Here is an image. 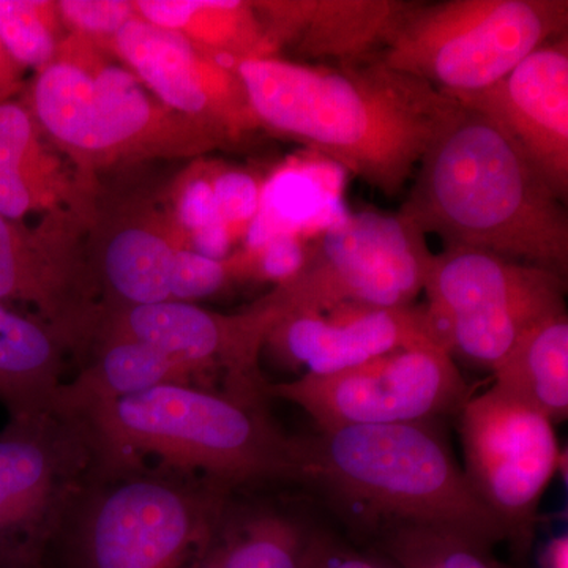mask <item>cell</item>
<instances>
[{
  "instance_id": "6da1fadb",
  "label": "cell",
  "mask_w": 568,
  "mask_h": 568,
  "mask_svg": "<svg viewBox=\"0 0 568 568\" xmlns=\"http://www.w3.org/2000/svg\"><path fill=\"white\" fill-rule=\"evenodd\" d=\"M237 73L263 129L302 142L388 197L403 192L459 108L377 59L310 65L276 55L241 62Z\"/></svg>"
},
{
  "instance_id": "7a4b0ae2",
  "label": "cell",
  "mask_w": 568,
  "mask_h": 568,
  "mask_svg": "<svg viewBox=\"0 0 568 568\" xmlns=\"http://www.w3.org/2000/svg\"><path fill=\"white\" fill-rule=\"evenodd\" d=\"M398 215L444 248L481 250L567 276L566 204L504 130L465 104L429 145Z\"/></svg>"
},
{
  "instance_id": "3957f363",
  "label": "cell",
  "mask_w": 568,
  "mask_h": 568,
  "mask_svg": "<svg viewBox=\"0 0 568 568\" xmlns=\"http://www.w3.org/2000/svg\"><path fill=\"white\" fill-rule=\"evenodd\" d=\"M437 420L316 429L301 437V484L369 538L428 526L495 548L507 534L478 499Z\"/></svg>"
},
{
  "instance_id": "277c9868",
  "label": "cell",
  "mask_w": 568,
  "mask_h": 568,
  "mask_svg": "<svg viewBox=\"0 0 568 568\" xmlns=\"http://www.w3.org/2000/svg\"><path fill=\"white\" fill-rule=\"evenodd\" d=\"M102 470L155 469L237 489L301 484V437L268 405L226 392L166 384L78 414Z\"/></svg>"
},
{
  "instance_id": "5b68a950",
  "label": "cell",
  "mask_w": 568,
  "mask_h": 568,
  "mask_svg": "<svg viewBox=\"0 0 568 568\" xmlns=\"http://www.w3.org/2000/svg\"><path fill=\"white\" fill-rule=\"evenodd\" d=\"M233 496L203 478L99 469L63 529L52 568H189Z\"/></svg>"
},
{
  "instance_id": "8992f818",
  "label": "cell",
  "mask_w": 568,
  "mask_h": 568,
  "mask_svg": "<svg viewBox=\"0 0 568 568\" xmlns=\"http://www.w3.org/2000/svg\"><path fill=\"white\" fill-rule=\"evenodd\" d=\"M567 0L409 2L377 61L447 95H465L491 88L567 36Z\"/></svg>"
},
{
  "instance_id": "52a82bcc",
  "label": "cell",
  "mask_w": 568,
  "mask_h": 568,
  "mask_svg": "<svg viewBox=\"0 0 568 568\" xmlns=\"http://www.w3.org/2000/svg\"><path fill=\"white\" fill-rule=\"evenodd\" d=\"M424 293L437 345L491 373L530 327L567 312L564 276L481 250L433 254Z\"/></svg>"
},
{
  "instance_id": "ba28073f",
  "label": "cell",
  "mask_w": 568,
  "mask_h": 568,
  "mask_svg": "<svg viewBox=\"0 0 568 568\" xmlns=\"http://www.w3.org/2000/svg\"><path fill=\"white\" fill-rule=\"evenodd\" d=\"M99 459L82 420L58 410L10 417L0 432V568H52Z\"/></svg>"
},
{
  "instance_id": "9c48e42d",
  "label": "cell",
  "mask_w": 568,
  "mask_h": 568,
  "mask_svg": "<svg viewBox=\"0 0 568 568\" xmlns=\"http://www.w3.org/2000/svg\"><path fill=\"white\" fill-rule=\"evenodd\" d=\"M432 260L425 235L398 213H354L327 227L302 271L264 298L280 320L339 308H405L424 293Z\"/></svg>"
},
{
  "instance_id": "30bf717a",
  "label": "cell",
  "mask_w": 568,
  "mask_h": 568,
  "mask_svg": "<svg viewBox=\"0 0 568 568\" xmlns=\"http://www.w3.org/2000/svg\"><path fill=\"white\" fill-rule=\"evenodd\" d=\"M458 417L467 481L503 525L508 547L525 558L562 459L555 425L495 386L469 396Z\"/></svg>"
},
{
  "instance_id": "8fae6325",
  "label": "cell",
  "mask_w": 568,
  "mask_h": 568,
  "mask_svg": "<svg viewBox=\"0 0 568 568\" xmlns=\"http://www.w3.org/2000/svg\"><path fill=\"white\" fill-rule=\"evenodd\" d=\"M267 396L301 407L317 429H335L458 416L470 394L447 351L424 343L335 375L268 383Z\"/></svg>"
},
{
  "instance_id": "7c38bea8",
  "label": "cell",
  "mask_w": 568,
  "mask_h": 568,
  "mask_svg": "<svg viewBox=\"0 0 568 568\" xmlns=\"http://www.w3.org/2000/svg\"><path fill=\"white\" fill-rule=\"evenodd\" d=\"M278 312L265 298L245 312L220 315L186 302L102 308L93 342L126 338L148 343L193 366L212 390L268 405L260 354Z\"/></svg>"
},
{
  "instance_id": "4fadbf2b",
  "label": "cell",
  "mask_w": 568,
  "mask_h": 568,
  "mask_svg": "<svg viewBox=\"0 0 568 568\" xmlns=\"http://www.w3.org/2000/svg\"><path fill=\"white\" fill-rule=\"evenodd\" d=\"M111 50L168 110L203 126L222 148L263 129L237 70L205 54L178 32L133 18Z\"/></svg>"
},
{
  "instance_id": "5bb4252c",
  "label": "cell",
  "mask_w": 568,
  "mask_h": 568,
  "mask_svg": "<svg viewBox=\"0 0 568 568\" xmlns=\"http://www.w3.org/2000/svg\"><path fill=\"white\" fill-rule=\"evenodd\" d=\"M454 99L504 130L567 204V36L538 48L491 88Z\"/></svg>"
},
{
  "instance_id": "9a60e30c",
  "label": "cell",
  "mask_w": 568,
  "mask_h": 568,
  "mask_svg": "<svg viewBox=\"0 0 568 568\" xmlns=\"http://www.w3.org/2000/svg\"><path fill=\"white\" fill-rule=\"evenodd\" d=\"M93 84L91 126L78 160L82 166L97 170L123 160L174 159L222 148L203 126L155 102L126 67L100 54Z\"/></svg>"
},
{
  "instance_id": "2e32d148",
  "label": "cell",
  "mask_w": 568,
  "mask_h": 568,
  "mask_svg": "<svg viewBox=\"0 0 568 568\" xmlns=\"http://www.w3.org/2000/svg\"><path fill=\"white\" fill-rule=\"evenodd\" d=\"M424 343L436 339L424 306L413 305L283 316L265 346L301 376H328Z\"/></svg>"
},
{
  "instance_id": "e0dca14e",
  "label": "cell",
  "mask_w": 568,
  "mask_h": 568,
  "mask_svg": "<svg viewBox=\"0 0 568 568\" xmlns=\"http://www.w3.org/2000/svg\"><path fill=\"white\" fill-rule=\"evenodd\" d=\"M92 272L69 248H51V231H29L0 215V302L36 306L39 320L69 342L91 346L102 306Z\"/></svg>"
},
{
  "instance_id": "ac0fdd59",
  "label": "cell",
  "mask_w": 568,
  "mask_h": 568,
  "mask_svg": "<svg viewBox=\"0 0 568 568\" xmlns=\"http://www.w3.org/2000/svg\"><path fill=\"white\" fill-rule=\"evenodd\" d=\"M402 0L252 2L276 52L287 48L310 65L377 59L407 9Z\"/></svg>"
},
{
  "instance_id": "d6986e66",
  "label": "cell",
  "mask_w": 568,
  "mask_h": 568,
  "mask_svg": "<svg viewBox=\"0 0 568 568\" xmlns=\"http://www.w3.org/2000/svg\"><path fill=\"white\" fill-rule=\"evenodd\" d=\"M317 526L275 503H227L189 568H304Z\"/></svg>"
},
{
  "instance_id": "ffe728a7",
  "label": "cell",
  "mask_w": 568,
  "mask_h": 568,
  "mask_svg": "<svg viewBox=\"0 0 568 568\" xmlns=\"http://www.w3.org/2000/svg\"><path fill=\"white\" fill-rule=\"evenodd\" d=\"M93 358L55 396L54 410L77 417L93 406L106 405L151 390L179 384L209 388L203 376L185 362L148 343L104 338L92 343Z\"/></svg>"
},
{
  "instance_id": "44dd1931",
  "label": "cell",
  "mask_w": 568,
  "mask_h": 568,
  "mask_svg": "<svg viewBox=\"0 0 568 568\" xmlns=\"http://www.w3.org/2000/svg\"><path fill=\"white\" fill-rule=\"evenodd\" d=\"M69 342L39 317L0 302V403L10 417L54 409Z\"/></svg>"
},
{
  "instance_id": "7402d4cb",
  "label": "cell",
  "mask_w": 568,
  "mask_h": 568,
  "mask_svg": "<svg viewBox=\"0 0 568 568\" xmlns=\"http://www.w3.org/2000/svg\"><path fill=\"white\" fill-rule=\"evenodd\" d=\"M149 24L178 32L205 54L237 70L250 59L276 58L252 2L241 0H149Z\"/></svg>"
},
{
  "instance_id": "603a6c76",
  "label": "cell",
  "mask_w": 568,
  "mask_h": 568,
  "mask_svg": "<svg viewBox=\"0 0 568 568\" xmlns=\"http://www.w3.org/2000/svg\"><path fill=\"white\" fill-rule=\"evenodd\" d=\"M178 237L155 223L133 222L112 233L103 248L97 290L102 308L171 302V274Z\"/></svg>"
},
{
  "instance_id": "cb8c5ba5",
  "label": "cell",
  "mask_w": 568,
  "mask_h": 568,
  "mask_svg": "<svg viewBox=\"0 0 568 568\" xmlns=\"http://www.w3.org/2000/svg\"><path fill=\"white\" fill-rule=\"evenodd\" d=\"M495 387L532 407L552 425L568 416V315L558 313L530 327L495 372Z\"/></svg>"
},
{
  "instance_id": "d4e9b609",
  "label": "cell",
  "mask_w": 568,
  "mask_h": 568,
  "mask_svg": "<svg viewBox=\"0 0 568 568\" xmlns=\"http://www.w3.org/2000/svg\"><path fill=\"white\" fill-rule=\"evenodd\" d=\"M369 538L399 568H517L497 559L495 548L428 526H388Z\"/></svg>"
},
{
  "instance_id": "484cf974",
  "label": "cell",
  "mask_w": 568,
  "mask_h": 568,
  "mask_svg": "<svg viewBox=\"0 0 568 568\" xmlns=\"http://www.w3.org/2000/svg\"><path fill=\"white\" fill-rule=\"evenodd\" d=\"M61 24L55 2L0 0V41L21 69L40 71L54 61Z\"/></svg>"
},
{
  "instance_id": "4316f807",
  "label": "cell",
  "mask_w": 568,
  "mask_h": 568,
  "mask_svg": "<svg viewBox=\"0 0 568 568\" xmlns=\"http://www.w3.org/2000/svg\"><path fill=\"white\" fill-rule=\"evenodd\" d=\"M0 142L17 156L22 173L31 182L47 209L67 192L58 163L41 145L39 125L31 112L17 102L0 103Z\"/></svg>"
},
{
  "instance_id": "83f0119b",
  "label": "cell",
  "mask_w": 568,
  "mask_h": 568,
  "mask_svg": "<svg viewBox=\"0 0 568 568\" xmlns=\"http://www.w3.org/2000/svg\"><path fill=\"white\" fill-rule=\"evenodd\" d=\"M242 278L237 254L224 261L209 260L185 246H178L171 274V302H186L213 297Z\"/></svg>"
},
{
  "instance_id": "f1b7e54d",
  "label": "cell",
  "mask_w": 568,
  "mask_h": 568,
  "mask_svg": "<svg viewBox=\"0 0 568 568\" xmlns=\"http://www.w3.org/2000/svg\"><path fill=\"white\" fill-rule=\"evenodd\" d=\"M62 24L73 36L112 47L115 36L133 18V2L125 0H62L55 2Z\"/></svg>"
},
{
  "instance_id": "f546056e",
  "label": "cell",
  "mask_w": 568,
  "mask_h": 568,
  "mask_svg": "<svg viewBox=\"0 0 568 568\" xmlns=\"http://www.w3.org/2000/svg\"><path fill=\"white\" fill-rule=\"evenodd\" d=\"M239 256L245 280H267L282 284L302 271L308 248H305L297 234L282 231L260 248L246 250Z\"/></svg>"
},
{
  "instance_id": "4dcf8cb0",
  "label": "cell",
  "mask_w": 568,
  "mask_h": 568,
  "mask_svg": "<svg viewBox=\"0 0 568 568\" xmlns=\"http://www.w3.org/2000/svg\"><path fill=\"white\" fill-rule=\"evenodd\" d=\"M213 196L220 219L233 230L252 223L261 211L263 190L244 171H223L212 179Z\"/></svg>"
},
{
  "instance_id": "1f68e13d",
  "label": "cell",
  "mask_w": 568,
  "mask_h": 568,
  "mask_svg": "<svg viewBox=\"0 0 568 568\" xmlns=\"http://www.w3.org/2000/svg\"><path fill=\"white\" fill-rule=\"evenodd\" d=\"M304 568H399L377 549H361L332 530L316 528Z\"/></svg>"
},
{
  "instance_id": "d6a6232c",
  "label": "cell",
  "mask_w": 568,
  "mask_h": 568,
  "mask_svg": "<svg viewBox=\"0 0 568 568\" xmlns=\"http://www.w3.org/2000/svg\"><path fill=\"white\" fill-rule=\"evenodd\" d=\"M47 209L22 173L17 156L0 142V215L20 222L28 213Z\"/></svg>"
},
{
  "instance_id": "836d02e7",
  "label": "cell",
  "mask_w": 568,
  "mask_h": 568,
  "mask_svg": "<svg viewBox=\"0 0 568 568\" xmlns=\"http://www.w3.org/2000/svg\"><path fill=\"white\" fill-rule=\"evenodd\" d=\"M220 220L213 196L212 179L194 175L186 179L179 190L175 200V223L181 230V239L185 246V237L209 223Z\"/></svg>"
},
{
  "instance_id": "e575fe53",
  "label": "cell",
  "mask_w": 568,
  "mask_h": 568,
  "mask_svg": "<svg viewBox=\"0 0 568 568\" xmlns=\"http://www.w3.org/2000/svg\"><path fill=\"white\" fill-rule=\"evenodd\" d=\"M185 248L193 250L209 260L224 261L231 250V230L222 219L186 235Z\"/></svg>"
},
{
  "instance_id": "d590c367",
  "label": "cell",
  "mask_w": 568,
  "mask_h": 568,
  "mask_svg": "<svg viewBox=\"0 0 568 568\" xmlns=\"http://www.w3.org/2000/svg\"><path fill=\"white\" fill-rule=\"evenodd\" d=\"M21 88V67L10 58L0 41V103L10 102Z\"/></svg>"
},
{
  "instance_id": "8d00e7d4",
  "label": "cell",
  "mask_w": 568,
  "mask_h": 568,
  "mask_svg": "<svg viewBox=\"0 0 568 568\" xmlns=\"http://www.w3.org/2000/svg\"><path fill=\"white\" fill-rule=\"evenodd\" d=\"M538 568H568L567 534H559L545 544L538 555Z\"/></svg>"
}]
</instances>
